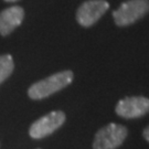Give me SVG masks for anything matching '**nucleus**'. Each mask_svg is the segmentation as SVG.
Masks as SVG:
<instances>
[{
    "label": "nucleus",
    "mask_w": 149,
    "mask_h": 149,
    "mask_svg": "<svg viewBox=\"0 0 149 149\" xmlns=\"http://www.w3.org/2000/svg\"><path fill=\"white\" fill-rule=\"evenodd\" d=\"M74 79L72 71H62L30 86L28 95L32 100H43L69 86Z\"/></svg>",
    "instance_id": "obj_1"
},
{
    "label": "nucleus",
    "mask_w": 149,
    "mask_h": 149,
    "mask_svg": "<svg viewBox=\"0 0 149 149\" xmlns=\"http://www.w3.org/2000/svg\"><path fill=\"white\" fill-rule=\"evenodd\" d=\"M24 10L20 6H12L0 12V34L2 37L9 36L15 29L22 23Z\"/></svg>",
    "instance_id": "obj_7"
},
{
    "label": "nucleus",
    "mask_w": 149,
    "mask_h": 149,
    "mask_svg": "<svg viewBox=\"0 0 149 149\" xmlns=\"http://www.w3.org/2000/svg\"><path fill=\"white\" fill-rule=\"evenodd\" d=\"M143 137H144V138L149 143V125L145 128L144 130H143Z\"/></svg>",
    "instance_id": "obj_9"
},
{
    "label": "nucleus",
    "mask_w": 149,
    "mask_h": 149,
    "mask_svg": "<svg viewBox=\"0 0 149 149\" xmlns=\"http://www.w3.org/2000/svg\"><path fill=\"white\" fill-rule=\"evenodd\" d=\"M65 119L66 116L62 111H53L33 123L29 129V135L33 139H42L58 130Z\"/></svg>",
    "instance_id": "obj_4"
},
{
    "label": "nucleus",
    "mask_w": 149,
    "mask_h": 149,
    "mask_svg": "<svg viewBox=\"0 0 149 149\" xmlns=\"http://www.w3.org/2000/svg\"><path fill=\"white\" fill-rule=\"evenodd\" d=\"M15 62L10 54L0 55V84H2L13 72Z\"/></svg>",
    "instance_id": "obj_8"
},
{
    "label": "nucleus",
    "mask_w": 149,
    "mask_h": 149,
    "mask_svg": "<svg viewBox=\"0 0 149 149\" xmlns=\"http://www.w3.org/2000/svg\"><path fill=\"white\" fill-rule=\"evenodd\" d=\"M108 9L109 3L106 0H87L79 7L76 11V20L82 27H92Z\"/></svg>",
    "instance_id": "obj_5"
},
{
    "label": "nucleus",
    "mask_w": 149,
    "mask_h": 149,
    "mask_svg": "<svg viewBox=\"0 0 149 149\" xmlns=\"http://www.w3.org/2000/svg\"><path fill=\"white\" fill-rule=\"evenodd\" d=\"M149 12V0H127L113 12L118 27H127L138 21Z\"/></svg>",
    "instance_id": "obj_2"
},
{
    "label": "nucleus",
    "mask_w": 149,
    "mask_h": 149,
    "mask_svg": "<svg viewBox=\"0 0 149 149\" xmlns=\"http://www.w3.org/2000/svg\"><path fill=\"white\" fill-rule=\"evenodd\" d=\"M115 112L118 116L127 119L139 118L149 113V98L145 96H129L117 103Z\"/></svg>",
    "instance_id": "obj_6"
},
{
    "label": "nucleus",
    "mask_w": 149,
    "mask_h": 149,
    "mask_svg": "<svg viewBox=\"0 0 149 149\" xmlns=\"http://www.w3.org/2000/svg\"><path fill=\"white\" fill-rule=\"evenodd\" d=\"M128 130L120 124H108L102 127L93 140V149H117L127 138Z\"/></svg>",
    "instance_id": "obj_3"
},
{
    "label": "nucleus",
    "mask_w": 149,
    "mask_h": 149,
    "mask_svg": "<svg viewBox=\"0 0 149 149\" xmlns=\"http://www.w3.org/2000/svg\"><path fill=\"white\" fill-rule=\"evenodd\" d=\"M6 2H16V1H18V0H5Z\"/></svg>",
    "instance_id": "obj_10"
}]
</instances>
